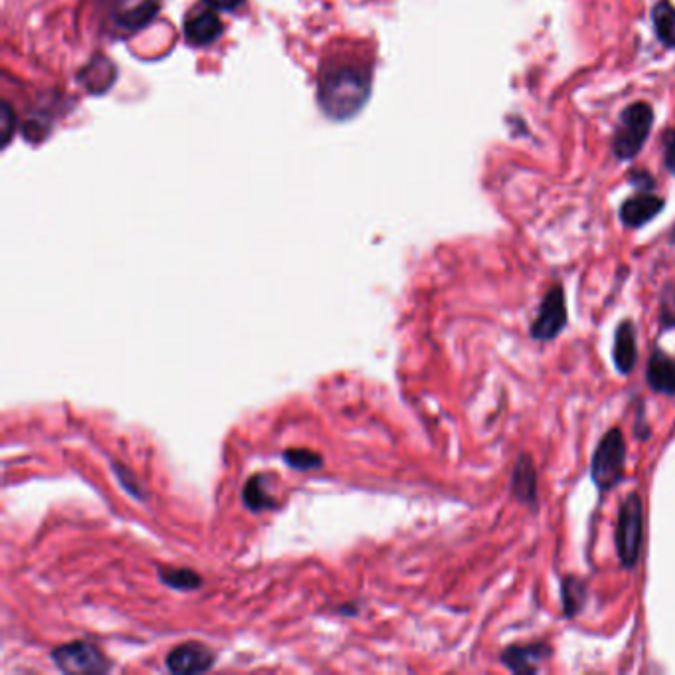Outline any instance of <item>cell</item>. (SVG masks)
<instances>
[{
    "label": "cell",
    "mask_w": 675,
    "mask_h": 675,
    "mask_svg": "<svg viewBox=\"0 0 675 675\" xmlns=\"http://www.w3.org/2000/svg\"><path fill=\"white\" fill-rule=\"evenodd\" d=\"M159 579L163 580L167 586L177 588V590H194L202 586V579L189 569H159Z\"/></svg>",
    "instance_id": "e0dca14e"
},
{
    "label": "cell",
    "mask_w": 675,
    "mask_h": 675,
    "mask_svg": "<svg viewBox=\"0 0 675 675\" xmlns=\"http://www.w3.org/2000/svg\"><path fill=\"white\" fill-rule=\"evenodd\" d=\"M652 123H654V111L648 103L640 101V103H632L630 107H626L620 117V125L614 135V141H612L614 155L618 159L636 157L642 151L650 135Z\"/></svg>",
    "instance_id": "277c9868"
},
{
    "label": "cell",
    "mask_w": 675,
    "mask_h": 675,
    "mask_svg": "<svg viewBox=\"0 0 675 675\" xmlns=\"http://www.w3.org/2000/svg\"><path fill=\"white\" fill-rule=\"evenodd\" d=\"M662 325H664V329L675 327V293L674 295H664V299H662Z\"/></svg>",
    "instance_id": "d6986e66"
},
{
    "label": "cell",
    "mask_w": 675,
    "mask_h": 675,
    "mask_svg": "<svg viewBox=\"0 0 675 675\" xmlns=\"http://www.w3.org/2000/svg\"><path fill=\"white\" fill-rule=\"evenodd\" d=\"M284 462H286L290 468H293V470H301V472L315 470V468H321V466H323V458H321L317 452H311V450H299V448L286 450V452H284Z\"/></svg>",
    "instance_id": "ac0fdd59"
},
{
    "label": "cell",
    "mask_w": 675,
    "mask_h": 675,
    "mask_svg": "<svg viewBox=\"0 0 675 675\" xmlns=\"http://www.w3.org/2000/svg\"><path fill=\"white\" fill-rule=\"evenodd\" d=\"M268 476H254L252 480H248L246 487H244V505L254 511V513H260V511H266L274 505V497L268 489Z\"/></svg>",
    "instance_id": "5bb4252c"
},
{
    "label": "cell",
    "mask_w": 675,
    "mask_h": 675,
    "mask_svg": "<svg viewBox=\"0 0 675 675\" xmlns=\"http://www.w3.org/2000/svg\"><path fill=\"white\" fill-rule=\"evenodd\" d=\"M567 297L561 286H555L545 293L537 319L531 325V337L535 341H553L567 327Z\"/></svg>",
    "instance_id": "5b68a950"
},
{
    "label": "cell",
    "mask_w": 675,
    "mask_h": 675,
    "mask_svg": "<svg viewBox=\"0 0 675 675\" xmlns=\"http://www.w3.org/2000/svg\"><path fill=\"white\" fill-rule=\"evenodd\" d=\"M644 541V503L638 493H630L618 511L616 553L626 569H634L640 561Z\"/></svg>",
    "instance_id": "7a4b0ae2"
},
{
    "label": "cell",
    "mask_w": 675,
    "mask_h": 675,
    "mask_svg": "<svg viewBox=\"0 0 675 675\" xmlns=\"http://www.w3.org/2000/svg\"><path fill=\"white\" fill-rule=\"evenodd\" d=\"M553 650L547 642L537 644H525V646H509L501 652L499 662L513 674H537L539 664L547 662L551 658Z\"/></svg>",
    "instance_id": "52a82bcc"
},
{
    "label": "cell",
    "mask_w": 675,
    "mask_h": 675,
    "mask_svg": "<svg viewBox=\"0 0 675 675\" xmlns=\"http://www.w3.org/2000/svg\"><path fill=\"white\" fill-rule=\"evenodd\" d=\"M54 664L66 674H103L109 664L96 646L86 642H72L52 652Z\"/></svg>",
    "instance_id": "8992f818"
},
{
    "label": "cell",
    "mask_w": 675,
    "mask_h": 675,
    "mask_svg": "<svg viewBox=\"0 0 675 675\" xmlns=\"http://www.w3.org/2000/svg\"><path fill=\"white\" fill-rule=\"evenodd\" d=\"M511 493L519 503L533 509L537 507V470L529 454H521L515 462L511 474Z\"/></svg>",
    "instance_id": "7c38bea8"
},
{
    "label": "cell",
    "mask_w": 675,
    "mask_h": 675,
    "mask_svg": "<svg viewBox=\"0 0 675 675\" xmlns=\"http://www.w3.org/2000/svg\"><path fill=\"white\" fill-rule=\"evenodd\" d=\"M664 151H666V165L675 173V131L670 129L664 135Z\"/></svg>",
    "instance_id": "ffe728a7"
},
{
    "label": "cell",
    "mask_w": 675,
    "mask_h": 675,
    "mask_svg": "<svg viewBox=\"0 0 675 675\" xmlns=\"http://www.w3.org/2000/svg\"><path fill=\"white\" fill-rule=\"evenodd\" d=\"M612 361L620 375H630L638 363V345H636V329L630 319L622 321L614 335Z\"/></svg>",
    "instance_id": "8fae6325"
},
{
    "label": "cell",
    "mask_w": 675,
    "mask_h": 675,
    "mask_svg": "<svg viewBox=\"0 0 675 675\" xmlns=\"http://www.w3.org/2000/svg\"><path fill=\"white\" fill-rule=\"evenodd\" d=\"M626 442L618 428L608 430L594 448L590 462V478L600 493L614 489L624 480Z\"/></svg>",
    "instance_id": "3957f363"
},
{
    "label": "cell",
    "mask_w": 675,
    "mask_h": 675,
    "mask_svg": "<svg viewBox=\"0 0 675 675\" xmlns=\"http://www.w3.org/2000/svg\"><path fill=\"white\" fill-rule=\"evenodd\" d=\"M646 381L650 388L658 394L675 396V359L662 349H656L650 355L648 369H646Z\"/></svg>",
    "instance_id": "4fadbf2b"
},
{
    "label": "cell",
    "mask_w": 675,
    "mask_h": 675,
    "mask_svg": "<svg viewBox=\"0 0 675 675\" xmlns=\"http://www.w3.org/2000/svg\"><path fill=\"white\" fill-rule=\"evenodd\" d=\"M654 26L660 42L668 48H675V8L668 0L656 4Z\"/></svg>",
    "instance_id": "9a60e30c"
},
{
    "label": "cell",
    "mask_w": 675,
    "mask_h": 675,
    "mask_svg": "<svg viewBox=\"0 0 675 675\" xmlns=\"http://www.w3.org/2000/svg\"><path fill=\"white\" fill-rule=\"evenodd\" d=\"M373 66L355 54H333L319 72V105L337 119L357 115L367 103L373 86Z\"/></svg>",
    "instance_id": "6da1fadb"
},
{
    "label": "cell",
    "mask_w": 675,
    "mask_h": 675,
    "mask_svg": "<svg viewBox=\"0 0 675 675\" xmlns=\"http://www.w3.org/2000/svg\"><path fill=\"white\" fill-rule=\"evenodd\" d=\"M664 208V200L656 194H636L628 198L620 208V220L628 228H640L654 220Z\"/></svg>",
    "instance_id": "30bf717a"
},
{
    "label": "cell",
    "mask_w": 675,
    "mask_h": 675,
    "mask_svg": "<svg viewBox=\"0 0 675 675\" xmlns=\"http://www.w3.org/2000/svg\"><path fill=\"white\" fill-rule=\"evenodd\" d=\"M204 4H208L210 8L222 10V12H234L238 10L246 0H202Z\"/></svg>",
    "instance_id": "44dd1931"
},
{
    "label": "cell",
    "mask_w": 675,
    "mask_h": 675,
    "mask_svg": "<svg viewBox=\"0 0 675 675\" xmlns=\"http://www.w3.org/2000/svg\"><path fill=\"white\" fill-rule=\"evenodd\" d=\"M214 666V654L200 642H187L167 656V668L173 674H202Z\"/></svg>",
    "instance_id": "ba28073f"
},
{
    "label": "cell",
    "mask_w": 675,
    "mask_h": 675,
    "mask_svg": "<svg viewBox=\"0 0 675 675\" xmlns=\"http://www.w3.org/2000/svg\"><path fill=\"white\" fill-rule=\"evenodd\" d=\"M224 30L222 20L210 8H196L185 20V38L194 48L214 44Z\"/></svg>",
    "instance_id": "9c48e42d"
},
{
    "label": "cell",
    "mask_w": 675,
    "mask_h": 675,
    "mask_svg": "<svg viewBox=\"0 0 675 675\" xmlns=\"http://www.w3.org/2000/svg\"><path fill=\"white\" fill-rule=\"evenodd\" d=\"M672 242H674V244H675V226H674V230H672Z\"/></svg>",
    "instance_id": "7402d4cb"
},
{
    "label": "cell",
    "mask_w": 675,
    "mask_h": 675,
    "mask_svg": "<svg viewBox=\"0 0 675 675\" xmlns=\"http://www.w3.org/2000/svg\"><path fill=\"white\" fill-rule=\"evenodd\" d=\"M586 602V586L575 577L563 580V612L567 618L577 616Z\"/></svg>",
    "instance_id": "2e32d148"
}]
</instances>
